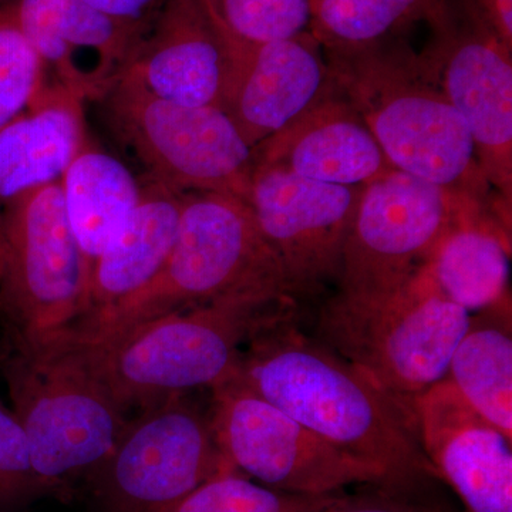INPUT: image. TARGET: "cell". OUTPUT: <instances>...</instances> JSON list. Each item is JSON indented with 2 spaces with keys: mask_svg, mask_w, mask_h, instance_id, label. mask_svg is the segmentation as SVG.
I'll return each instance as SVG.
<instances>
[{
  "mask_svg": "<svg viewBox=\"0 0 512 512\" xmlns=\"http://www.w3.org/2000/svg\"><path fill=\"white\" fill-rule=\"evenodd\" d=\"M291 308L249 338L234 379L332 446L382 468L394 490L437 477L412 412L348 360L303 335Z\"/></svg>",
  "mask_w": 512,
  "mask_h": 512,
  "instance_id": "obj_1",
  "label": "cell"
},
{
  "mask_svg": "<svg viewBox=\"0 0 512 512\" xmlns=\"http://www.w3.org/2000/svg\"><path fill=\"white\" fill-rule=\"evenodd\" d=\"M392 39L362 49L326 50L336 90L355 107L394 170L493 211L491 187L463 117L420 56Z\"/></svg>",
  "mask_w": 512,
  "mask_h": 512,
  "instance_id": "obj_2",
  "label": "cell"
},
{
  "mask_svg": "<svg viewBox=\"0 0 512 512\" xmlns=\"http://www.w3.org/2000/svg\"><path fill=\"white\" fill-rule=\"evenodd\" d=\"M293 301L234 298L164 313L104 335H66L124 412L237 375L249 338Z\"/></svg>",
  "mask_w": 512,
  "mask_h": 512,
  "instance_id": "obj_3",
  "label": "cell"
},
{
  "mask_svg": "<svg viewBox=\"0 0 512 512\" xmlns=\"http://www.w3.org/2000/svg\"><path fill=\"white\" fill-rule=\"evenodd\" d=\"M234 298L293 301L295 296L247 201L222 192H187L174 247L157 278L73 335H104L178 309Z\"/></svg>",
  "mask_w": 512,
  "mask_h": 512,
  "instance_id": "obj_4",
  "label": "cell"
},
{
  "mask_svg": "<svg viewBox=\"0 0 512 512\" xmlns=\"http://www.w3.org/2000/svg\"><path fill=\"white\" fill-rule=\"evenodd\" d=\"M470 318L423 266L390 291H339L320 309L318 335L412 412L417 396L446 379Z\"/></svg>",
  "mask_w": 512,
  "mask_h": 512,
  "instance_id": "obj_5",
  "label": "cell"
},
{
  "mask_svg": "<svg viewBox=\"0 0 512 512\" xmlns=\"http://www.w3.org/2000/svg\"><path fill=\"white\" fill-rule=\"evenodd\" d=\"M0 365L43 490L92 476L128 421L73 343L9 345Z\"/></svg>",
  "mask_w": 512,
  "mask_h": 512,
  "instance_id": "obj_6",
  "label": "cell"
},
{
  "mask_svg": "<svg viewBox=\"0 0 512 512\" xmlns=\"http://www.w3.org/2000/svg\"><path fill=\"white\" fill-rule=\"evenodd\" d=\"M89 282L60 181L13 201L0 224V322L9 345L39 346L76 329L89 311Z\"/></svg>",
  "mask_w": 512,
  "mask_h": 512,
  "instance_id": "obj_7",
  "label": "cell"
},
{
  "mask_svg": "<svg viewBox=\"0 0 512 512\" xmlns=\"http://www.w3.org/2000/svg\"><path fill=\"white\" fill-rule=\"evenodd\" d=\"M107 126L148 180L180 192H222L248 201L254 148L227 111L173 103L124 74L103 99Z\"/></svg>",
  "mask_w": 512,
  "mask_h": 512,
  "instance_id": "obj_8",
  "label": "cell"
},
{
  "mask_svg": "<svg viewBox=\"0 0 512 512\" xmlns=\"http://www.w3.org/2000/svg\"><path fill=\"white\" fill-rule=\"evenodd\" d=\"M212 433L229 466L281 493L325 497L356 484L394 491L382 468L332 446L238 380L215 387Z\"/></svg>",
  "mask_w": 512,
  "mask_h": 512,
  "instance_id": "obj_9",
  "label": "cell"
},
{
  "mask_svg": "<svg viewBox=\"0 0 512 512\" xmlns=\"http://www.w3.org/2000/svg\"><path fill=\"white\" fill-rule=\"evenodd\" d=\"M234 470L215 441L210 413L184 396L143 409L90 476L111 512H173L222 471Z\"/></svg>",
  "mask_w": 512,
  "mask_h": 512,
  "instance_id": "obj_10",
  "label": "cell"
},
{
  "mask_svg": "<svg viewBox=\"0 0 512 512\" xmlns=\"http://www.w3.org/2000/svg\"><path fill=\"white\" fill-rule=\"evenodd\" d=\"M490 208L399 170L366 184L345 251L339 291H390L423 268L466 212Z\"/></svg>",
  "mask_w": 512,
  "mask_h": 512,
  "instance_id": "obj_11",
  "label": "cell"
},
{
  "mask_svg": "<svg viewBox=\"0 0 512 512\" xmlns=\"http://www.w3.org/2000/svg\"><path fill=\"white\" fill-rule=\"evenodd\" d=\"M430 25L421 63L463 117L488 185L511 208L512 50L454 0Z\"/></svg>",
  "mask_w": 512,
  "mask_h": 512,
  "instance_id": "obj_12",
  "label": "cell"
},
{
  "mask_svg": "<svg viewBox=\"0 0 512 512\" xmlns=\"http://www.w3.org/2000/svg\"><path fill=\"white\" fill-rule=\"evenodd\" d=\"M365 185H336L255 164L248 205L284 266L295 298L339 281Z\"/></svg>",
  "mask_w": 512,
  "mask_h": 512,
  "instance_id": "obj_13",
  "label": "cell"
},
{
  "mask_svg": "<svg viewBox=\"0 0 512 512\" xmlns=\"http://www.w3.org/2000/svg\"><path fill=\"white\" fill-rule=\"evenodd\" d=\"M234 63L235 43L205 0H165L138 37L126 73L161 99L224 110Z\"/></svg>",
  "mask_w": 512,
  "mask_h": 512,
  "instance_id": "obj_14",
  "label": "cell"
},
{
  "mask_svg": "<svg viewBox=\"0 0 512 512\" xmlns=\"http://www.w3.org/2000/svg\"><path fill=\"white\" fill-rule=\"evenodd\" d=\"M421 450L466 512H512L511 437L481 417L450 380L413 400Z\"/></svg>",
  "mask_w": 512,
  "mask_h": 512,
  "instance_id": "obj_15",
  "label": "cell"
},
{
  "mask_svg": "<svg viewBox=\"0 0 512 512\" xmlns=\"http://www.w3.org/2000/svg\"><path fill=\"white\" fill-rule=\"evenodd\" d=\"M56 82L99 101L127 72L146 23L111 18L83 0H13L5 5Z\"/></svg>",
  "mask_w": 512,
  "mask_h": 512,
  "instance_id": "obj_16",
  "label": "cell"
},
{
  "mask_svg": "<svg viewBox=\"0 0 512 512\" xmlns=\"http://www.w3.org/2000/svg\"><path fill=\"white\" fill-rule=\"evenodd\" d=\"M333 90L325 50L311 32L265 45L235 43L224 110L255 148Z\"/></svg>",
  "mask_w": 512,
  "mask_h": 512,
  "instance_id": "obj_17",
  "label": "cell"
},
{
  "mask_svg": "<svg viewBox=\"0 0 512 512\" xmlns=\"http://www.w3.org/2000/svg\"><path fill=\"white\" fill-rule=\"evenodd\" d=\"M335 83V82H333ZM255 164L336 185H366L393 170L355 107L333 90L254 148Z\"/></svg>",
  "mask_w": 512,
  "mask_h": 512,
  "instance_id": "obj_18",
  "label": "cell"
},
{
  "mask_svg": "<svg viewBox=\"0 0 512 512\" xmlns=\"http://www.w3.org/2000/svg\"><path fill=\"white\" fill-rule=\"evenodd\" d=\"M185 194L148 178L143 181L140 204L94 259L89 311L72 332L87 328L119 308L157 278L174 247Z\"/></svg>",
  "mask_w": 512,
  "mask_h": 512,
  "instance_id": "obj_19",
  "label": "cell"
},
{
  "mask_svg": "<svg viewBox=\"0 0 512 512\" xmlns=\"http://www.w3.org/2000/svg\"><path fill=\"white\" fill-rule=\"evenodd\" d=\"M83 100L46 83L25 113L0 130V224L13 201L57 183L89 137Z\"/></svg>",
  "mask_w": 512,
  "mask_h": 512,
  "instance_id": "obj_20",
  "label": "cell"
},
{
  "mask_svg": "<svg viewBox=\"0 0 512 512\" xmlns=\"http://www.w3.org/2000/svg\"><path fill=\"white\" fill-rule=\"evenodd\" d=\"M510 256V229L477 208L451 225L424 266L440 291L473 315L510 298Z\"/></svg>",
  "mask_w": 512,
  "mask_h": 512,
  "instance_id": "obj_21",
  "label": "cell"
},
{
  "mask_svg": "<svg viewBox=\"0 0 512 512\" xmlns=\"http://www.w3.org/2000/svg\"><path fill=\"white\" fill-rule=\"evenodd\" d=\"M60 187L70 228L92 271L94 259L140 204L143 181L87 141L64 171Z\"/></svg>",
  "mask_w": 512,
  "mask_h": 512,
  "instance_id": "obj_22",
  "label": "cell"
},
{
  "mask_svg": "<svg viewBox=\"0 0 512 512\" xmlns=\"http://www.w3.org/2000/svg\"><path fill=\"white\" fill-rule=\"evenodd\" d=\"M511 296L473 313L446 379L471 407L512 439Z\"/></svg>",
  "mask_w": 512,
  "mask_h": 512,
  "instance_id": "obj_23",
  "label": "cell"
},
{
  "mask_svg": "<svg viewBox=\"0 0 512 512\" xmlns=\"http://www.w3.org/2000/svg\"><path fill=\"white\" fill-rule=\"evenodd\" d=\"M451 0H313L311 33L323 50H353L392 39L414 22L433 23Z\"/></svg>",
  "mask_w": 512,
  "mask_h": 512,
  "instance_id": "obj_24",
  "label": "cell"
},
{
  "mask_svg": "<svg viewBox=\"0 0 512 512\" xmlns=\"http://www.w3.org/2000/svg\"><path fill=\"white\" fill-rule=\"evenodd\" d=\"M225 35L242 46L311 32L313 0H205Z\"/></svg>",
  "mask_w": 512,
  "mask_h": 512,
  "instance_id": "obj_25",
  "label": "cell"
},
{
  "mask_svg": "<svg viewBox=\"0 0 512 512\" xmlns=\"http://www.w3.org/2000/svg\"><path fill=\"white\" fill-rule=\"evenodd\" d=\"M322 500L281 493L228 470L198 487L173 512H318Z\"/></svg>",
  "mask_w": 512,
  "mask_h": 512,
  "instance_id": "obj_26",
  "label": "cell"
},
{
  "mask_svg": "<svg viewBox=\"0 0 512 512\" xmlns=\"http://www.w3.org/2000/svg\"><path fill=\"white\" fill-rule=\"evenodd\" d=\"M46 67L29 40L0 8V130L25 113L46 86Z\"/></svg>",
  "mask_w": 512,
  "mask_h": 512,
  "instance_id": "obj_27",
  "label": "cell"
},
{
  "mask_svg": "<svg viewBox=\"0 0 512 512\" xmlns=\"http://www.w3.org/2000/svg\"><path fill=\"white\" fill-rule=\"evenodd\" d=\"M42 491L22 424L12 409L0 402V508Z\"/></svg>",
  "mask_w": 512,
  "mask_h": 512,
  "instance_id": "obj_28",
  "label": "cell"
},
{
  "mask_svg": "<svg viewBox=\"0 0 512 512\" xmlns=\"http://www.w3.org/2000/svg\"><path fill=\"white\" fill-rule=\"evenodd\" d=\"M318 512H439L412 504L389 493L340 495L323 497Z\"/></svg>",
  "mask_w": 512,
  "mask_h": 512,
  "instance_id": "obj_29",
  "label": "cell"
},
{
  "mask_svg": "<svg viewBox=\"0 0 512 512\" xmlns=\"http://www.w3.org/2000/svg\"><path fill=\"white\" fill-rule=\"evenodd\" d=\"M470 18L490 29L512 50V0H457Z\"/></svg>",
  "mask_w": 512,
  "mask_h": 512,
  "instance_id": "obj_30",
  "label": "cell"
},
{
  "mask_svg": "<svg viewBox=\"0 0 512 512\" xmlns=\"http://www.w3.org/2000/svg\"><path fill=\"white\" fill-rule=\"evenodd\" d=\"M111 18L131 23H146L163 6L165 0H83Z\"/></svg>",
  "mask_w": 512,
  "mask_h": 512,
  "instance_id": "obj_31",
  "label": "cell"
},
{
  "mask_svg": "<svg viewBox=\"0 0 512 512\" xmlns=\"http://www.w3.org/2000/svg\"><path fill=\"white\" fill-rule=\"evenodd\" d=\"M10 2H13V0H0V8H2V6L8 5Z\"/></svg>",
  "mask_w": 512,
  "mask_h": 512,
  "instance_id": "obj_32",
  "label": "cell"
}]
</instances>
